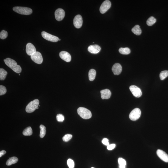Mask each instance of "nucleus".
Wrapping results in <instances>:
<instances>
[{
  "label": "nucleus",
  "instance_id": "f257e3e1",
  "mask_svg": "<svg viewBox=\"0 0 168 168\" xmlns=\"http://www.w3.org/2000/svg\"><path fill=\"white\" fill-rule=\"evenodd\" d=\"M4 61L7 66L16 73L19 74L21 72V66L18 65L14 60L10 58H7L4 60Z\"/></svg>",
  "mask_w": 168,
  "mask_h": 168
},
{
  "label": "nucleus",
  "instance_id": "f03ea898",
  "mask_svg": "<svg viewBox=\"0 0 168 168\" xmlns=\"http://www.w3.org/2000/svg\"><path fill=\"white\" fill-rule=\"evenodd\" d=\"M77 112L81 118L84 119H89L92 116L91 112L88 109L85 108L79 107L78 109Z\"/></svg>",
  "mask_w": 168,
  "mask_h": 168
},
{
  "label": "nucleus",
  "instance_id": "7ed1b4c3",
  "mask_svg": "<svg viewBox=\"0 0 168 168\" xmlns=\"http://www.w3.org/2000/svg\"><path fill=\"white\" fill-rule=\"evenodd\" d=\"M39 104V100L37 99L31 101L26 107V112L29 113H32L34 112L38 107Z\"/></svg>",
  "mask_w": 168,
  "mask_h": 168
},
{
  "label": "nucleus",
  "instance_id": "20e7f679",
  "mask_svg": "<svg viewBox=\"0 0 168 168\" xmlns=\"http://www.w3.org/2000/svg\"><path fill=\"white\" fill-rule=\"evenodd\" d=\"M13 10L16 13L22 15H29L32 13V9L27 7H15L13 8Z\"/></svg>",
  "mask_w": 168,
  "mask_h": 168
},
{
  "label": "nucleus",
  "instance_id": "39448f33",
  "mask_svg": "<svg viewBox=\"0 0 168 168\" xmlns=\"http://www.w3.org/2000/svg\"><path fill=\"white\" fill-rule=\"evenodd\" d=\"M141 115V111L138 108H135L131 112L129 115V118L132 121H136L140 118Z\"/></svg>",
  "mask_w": 168,
  "mask_h": 168
},
{
  "label": "nucleus",
  "instance_id": "423d86ee",
  "mask_svg": "<svg viewBox=\"0 0 168 168\" xmlns=\"http://www.w3.org/2000/svg\"><path fill=\"white\" fill-rule=\"evenodd\" d=\"M41 35L44 39L52 42H57L59 39L57 37L54 36L44 31L41 32Z\"/></svg>",
  "mask_w": 168,
  "mask_h": 168
},
{
  "label": "nucleus",
  "instance_id": "0eeeda50",
  "mask_svg": "<svg viewBox=\"0 0 168 168\" xmlns=\"http://www.w3.org/2000/svg\"><path fill=\"white\" fill-rule=\"evenodd\" d=\"M31 59L34 62L37 64H41L43 62L42 55L39 52H36L31 56Z\"/></svg>",
  "mask_w": 168,
  "mask_h": 168
},
{
  "label": "nucleus",
  "instance_id": "6e6552de",
  "mask_svg": "<svg viewBox=\"0 0 168 168\" xmlns=\"http://www.w3.org/2000/svg\"><path fill=\"white\" fill-rule=\"evenodd\" d=\"M129 89L133 95L136 98H140L142 95V92L141 89L136 86H131L129 87Z\"/></svg>",
  "mask_w": 168,
  "mask_h": 168
},
{
  "label": "nucleus",
  "instance_id": "1a4fd4ad",
  "mask_svg": "<svg viewBox=\"0 0 168 168\" xmlns=\"http://www.w3.org/2000/svg\"><path fill=\"white\" fill-rule=\"evenodd\" d=\"M111 6V3L108 0L105 1L103 2L100 8V13L102 14L105 13L110 9Z\"/></svg>",
  "mask_w": 168,
  "mask_h": 168
},
{
  "label": "nucleus",
  "instance_id": "9d476101",
  "mask_svg": "<svg viewBox=\"0 0 168 168\" xmlns=\"http://www.w3.org/2000/svg\"><path fill=\"white\" fill-rule=\"evenodd\" d=\"M55 19L57 21H60L64 19L65 13L64 10L59 8L55 11Z\"/></svg>",
  "mask_w": 168,
  "mask_h": 168
},
{
  "label": "nucleus",
  "instance_id": "9b49d317",
  "mask_svg": "<svg viewBox=\"0 0 168 168\" xmlns=\"http://www.w3.org/2000/svg\"><path fill=\"white\" fill-rule=\"evenodd\" d=\"M83 18L80 15L75 16L73 20V24L75 27L77 28H79L82 25Z\"/></svg>",
  "mask_w": 168,
  "mask_h": 168
},
{
  "label": "nucleus",
  "instance_id": "f8f14e48",
  "mask_svg": "<svg viewBox=\"0 0 168 168\" xmlns=\"http://www.w3.org/2000/svg\"><path fill=\"white\" fill-rule=\"evenodd\" d=\"M26 52L28 55L31 56L36 52V48L32 44L28 43L26 46Z\"/></svg>",
  "mask_w": 168,
  "mask_h": 168
},
{
  "label": "nucleus",
  "instance_id": "ddd939ff",
  "mask_svg": "<svg viewBox=\"0 0 168 168\" xmlns=\"http://www.w3.org/2000/svg\"><path fill=\"white\" fill-rule=\"evenodd\" d=\"M157 154L158 156L163 161L168 162V155L162 150L159 149L157 150Z\"/></svg>",
  "mask_w": 168,
  "mask_h": 168
},
{
  "label": "nucleus",
  "instance_id": "4468645a",
  "mask_svg": "<svg viewBox=\"0 0 168 168\" xmlns=\"http://www.w3.org/2000/svg\"><path fill=\"white\" fill-rule=\"evenodd\" d=\"M60 57L66 62H69L71 61V57L68 52L65 51H62L59 54Z\"/></svg>",
  "mask_w": 168,
  "mask_h": 168
},
{
  "label": "nucleus",
  "instance_id": "2eb2a0df",
  "mask_svg": "<svg viewBox=\"0 0 168 168\" xmlns=\"http://www.w3.org/2000/svg\"><path fill=\"white\" fill-rule=\"evenodd\" d=\"M112 70L114 74L115 75H119L121 73L122 70V67L119 63H115L112 66Z\"/></svg>",
  "mask_w": 168,
  "mask_h": 168
},
{
  "label": "nucleus",
  "instance_id": "dca6fc26",
  "mask_svg": "<svg viewBox=\"0 0 168 168\" xmlns=\"http://www.w3.org/2000/svg\"><path fill=\"white\" fill-rule=\"evenodd\" d=\"M101 48L97 45H90L88 48V50L92 54H97L101 50Z\"/></svg>",
  "mask_w": 168,
  "mask_h": 168
},
{
  "label": "nucleus",
  "instance_id": "f3484780",
  "mask_svg": "<svg viewBox=\"0 0 168 168\" xmlns=\"http://www.w3.org/2000/svg\"><path fill=\"white\" fill-rule=\"evenodd\" d=\"M101 97L103 99H108L111 96V92L108 89H106L101 90L100 91Z\"/></svg>",
  "mask_w": 168,
  "mask_h": 168
},
{
  "label": "nucleus",
  "instance_id": "a211bd4d",
  "mask_svg": "<svg viewBox=\"0 0 168 168\" xmlns=\"http://www.w3.org/2000/svg\"><path fill=\"white\" fill-rule=\"evenodd\" d=\"M132 31L134 34L138 36L141 35L142 33V30L140 28V26L138 25L134 26L132 28Z\"/></svg>",
  "mask_w": 168,
  "mask_h": 168
},
{
  "label": "nucleus",
  "instance_id": "6ab92c4d",
  "mask_svg": "<svg viewBox=\"0 0 168 168\" xmlns=\"http://www.w3.org/2000/svg\"><path fill=\"white\" fill-rule=\"evenodd\" d=\"M96 72L93 69H91L89 72V81H93L95 79L96 76Z\"/></svg>",
  "mask_w": 168,
  "mask_h": 168
},
{
  "label": "nucleus",
  "instance_id": "aec40b11",
  "mask_svg": "<svg viewBox=\"0 0 168 168\" xmlns=\"http://www.w3.org/2000/svg\"><path fill=\"white\" fill-rule=\"evenodd\" d=\"M18 161V159L17 158L15 157H12L7 160L6 164L8 166H10L11 165L17 163Z\"/></svg>",
  "mask_w": 168,
  "mask_h": 168
},
{
  "label": "nucleus",
  "instance_id": "412c9836",
  "mask_svg": "<svg viewBox=\"0 0 168 168\" xmlns=\"http://www.w3.org/2000/svg\"><path fill=\"white\" fill-rule=\"evenodd\" d=\"M119 51L123 55H128L130 53V49L128 47L121 48L119 49Z\"/></svg>",
  "mask_w": 168,
  "mask_h": 168
},
{
  "label": "nucleus",
  "instance_id": "4be33fe9",
  "mask_svg": "<svg viewBox=\"0 0 168 168\" xmlns=\"http://www.w3.org/2000/svg\"><path fill=\"white\" fill-rule=\"evenodd\" d=\"M7 72L2 68L0 69V80L4 81L5 80L7 75Z\"/></svg>",
  "mask_w": 168,
  "mask_h": 168
},
{
  "label": "nucleus",
  "instance_id": "5701e85b",
  "mask_svg": "<svg viewBox=\"0 0 168 168\" xmlns=\"http://www.w3.org/2000/svg\"><path fill=\"white\" fill-rule=\"evenodd\" d=\"M32 134V130L31 127H28L26 128L23 131V134L25 136H30Z\"/></svg>",
  "mask_w": 168,
  "mask_h": 168
},
{
  "label": "nucleus",
  "instance_id": "b1692460",
  "mask_svg": "<svg viewBox=\"0 0 168 168\" xmlns=\"http://www.w3.org/2000/svg\"><path fill=\"white\" fill-rule=\"evenodd\" d=\"M118 162L119 164L120 168H125L126 164L125 160L122 158H119L118 159Z\"/></svg>",
  "mask_w": 168,
  "mask_h": 168
},
{
  "label": "nucleus",
  "instance_id": "393cba45",
  "mask_svg": "<svg viewBox=\"0 0 168 168\" xmlns=\"http://www.w3.org/2000/svg\"><path fill=\"white\" fill-rule=\"evenodd\" d=\"M156 19L153 17H151L147 21V24L149 26H152L156 22Z\"/></svg>",
  "mask_w": 168,
  "mask_h": 168
},
{
  "label": "nucleus",
  "instance_id": "a878e982",
  "mask_svg": "<svg viewBox=\"0 0 168 168\" xmlns=\"http://www.w3.org/2000/svg\"><path fill=\"white\" fill-rule=\"evenodd\" d=\"M41 129L40 133V136L41 138H43L46 134V128L45 126L43 125H41L40 126Z\"/></svg>",
  "mask_w": 168,
  "mask_h": 168
},
{
  "label": "nucleus",
  "instance_id": "bb28decb",
  "mask_svg": "<svg viewBox=\"0 0 168 168\" xmlns=\"http://www.w3.org/2000/svg\"><path fill=\"white\" fill-rule=\"evenodd\" d=\"M168 76V71L164 70L162 71L160 74V78L161 80H164Z\"/></svg>",
  "mask_w": 168,
  "mask_h": 168
},
{
  "label": "nucleus",
  "instance_id": "cd10ccee",
  "mask_svg": "<svg viewBox=\"0 0 168 168\" xmlns=\"http://www.w3.org/2000/svg\"><path fill=\"white\" fill-rule=\"evenodd\" d=\"M8 33L6 31L3 30L1 31L0 33V38L1 39H4L7 38Z\"/></svg>",
  "mask_w": 168,
  "mask_h": 168
},
{
  "label": "nucleus",
  "instance_id": "c85d7f7f",
  "mask_svg": "<svg viewBox=\"0 0 168 168\" xmlns=\"http://www.w3.org/2000/svg\"><path fill=\"white\" fill-rule=\"evenodd\" d=\"M6 92V89L5 86L2 85L0 86V95L5 94Z\"/></svg>",
  "mask_w": 168,
  "mask_h": 168
},
{
  "label": "nucleus",
  "instance_id": "c756f323",
  "mask_svg": "<svg viewBox=\"0 0 168 168\" xmlns=\"http://www.w3.org/2000/svg\"><path fill=\"white\" fill-rule=\"evenodd\" d=\"M72 137V135L71 134H67L63 137V141L64 142H68L70 141Z\"/></svg>",
  "mask_w": 168,
  "mask_h": 168
},
{
  "label": "nucleus",
  "instance_id": "7c9ffc66",
  "mask_svg": "<svg viewBox=\"0 0 168 168\" xmlns=\"http://www.w3.org/2000/svg\"><path fill=\"white\" fill-rule=\"evenodd\" d=\"M67 164L70 168H74V167L75 163L73 160L69 159L67 160Z\"/></svg>",
  "mask_w": 168,
  "mask_h": 168
},
{
  "label": "nucleus",
  "instance_id": "2f4dec72",
  "mask_svg": "<svg viewBox=\"0 0 168 168\" xmlns=\"http://www.w3.org/2000/svg\"><path fill=\"white\" fill-rule=\"evenodd\" d=\"M56 119L58 122H62L64 121V115L61 114H58L56 116Z\"/></svg>",
  "mask_w": 168,
  "mask_h": 168
},
{
  "label": "nucleus",
  "instance_id": "473e14b6",
  "mask_svg": "<svg viewBox=\"0 0 168 168\" xmlns=\"http://www.w3.org/2000/svg\"><path fill=\"white\" fill-rule=\"evenodd\" d=\"M102 143L106 146H108L109 145V140L107 138H104L102 141Z\"/></svg>",
  "mask_w": 168,
  "mask_h": 168
},
{
  "label": "nucleus",
  "instance_id": "72a5a7b5",
  "mask_svg": "<svg viewBox=\"0 0 168 168\" xmlns=\"http://www.w3.org/2000/svg\"><path fill=\"white\" fill-rule=\"evenodd\" d=\"M115 144H109V145L107 146V149L108 150H112L114 149L115 148Z\"/></svg>",
  "mask_w": 168,
  "mask_h": 168
},
{
  "label": "nucleus",
  "instance_id": "f704fd0d",
  "mask_svg": "<svg viewBox=\"0 0 168 168\" xmlns=\"http://www.w3.org/2000/svg\"><path fill=\"white\" fill-rule=\"evenodd\" d=\"M6 153V151L5 150H3L0 152V157H1L3 155H5Z\"/></svg>",
  "mask_w": 168,
  "mask_h": 168
},
{
  "label": "nucleus",
  "instance_id": "c9c22d12",
  "mask_svg": "<svg viewBox=\"0 0 168 168\" xmlns=\"http://www.w3.org/2000/svg\"><path fill=\"white\" fill-rule=\"evenodd\" d=\"M61 40L60 39H59V41H61Z\"/></svg>",
  "mask_w": 168,
  "mask_h": 168
},
{
  "label": "nucleus",
  "instance_id": "e433bc0d",
  "mask_svg": "<svg viewBox=\"0 0 168 168\" xmlns=\"http://www.w3.org/2000/svg\"><path fill=\"white\" fill-rule=\"evenodd\" d=\"M19 75H20V74H19Z\"/></svg>",
  "mask_w": 168,
  "mask_h": 168
},
{
  "label": "nucleus",
  "instance_id": "4c0bfd02",
  "mask_svg": "<svg viewBox=\"0 0 168 168\" xmlns=\"http://www.w3.org/2000/svg\"><path fill=\"white\" fill-rule=\"evenodd\" d=\"M94 168V167H92V168Z\"/></svg>",
  "mask_w": 168,
  "mask_h": 168
}]
</instances>
